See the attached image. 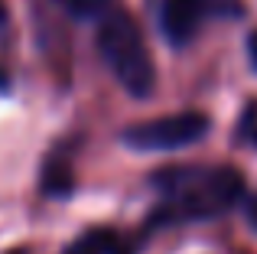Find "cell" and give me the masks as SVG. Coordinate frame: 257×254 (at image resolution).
I'll return each mask as SVG.
<instances>
[{"label":"cell","instance_id":"obj_1","mask_svg":"<svg viewBox=\"0 0 257 254\" xmlns=\"http://www.w3.org/2000/svg\"><path fill=\"white\" fill-rule=\"evenodd\" d=\"M163 205L150 215V222H202L231 212L244 199V179L231 166H170L157 179Z\"/></svg>","mask_w":257,"mask_h":254},{"label":"cell","instance_id":"obj_2","mask_svg":"<svg viewBox=\"0 0 257 254\" xmlns=\"http://www.w3.org/2000/svg\"><path fill=\"white\" fill-rule=\"evenodd\" d=\"M98 52L120 88L134 98H147L157 85V69L147 52L137 20L124 10H107L98 23Z\"/></svg>","mask_w":257,"mask_h":254},{"label":"cell","instance_id":"obj_3","mask_svg":"<svg viewBox=\"0 0 257 254\" xmlns=\"http://www.w3.org/2000/svg\"><path fill=\"white\" fill-rule=\"evenodd\" d=\"M212 131V121L199 111H182V114H163L157 121H144L134 124L120 134L131 150L137 153H170V150H182L192 147L195 140H202Z\"/></svg>","mask_w":257,"mask_h":254},{"label":"cell","instance_id":"obj_4","mask_svg":"<svg viewBox=\"0 0 257 254\" xmlns=\"http://www.w3.org/2000/svg\"><path fill=\"white\" fill-rule=\"evenodd\" d=\"M157 20L173 46H186L205 20V0H157Z\"/></svg>","mask_w":257,"mask_h":254},{"label":"cell","instance_id":"obj_5","mask_svg":"<svg viewBox=\"0 0 257 254\" xmlns=\"http://www.w3.org/2000/svg\"><path fill=\"white\" fill-rule=\"evenodd\" d=\"M72 166L65 157H49L43 166V192L52 199H65L72 192Z\"/></svg>","mask_w":257,"mask_h":254},{"label":"cell","instance_id":"obj_6","mask_svg":"<svg viewBox=\"0 0 257 254\" xmlns=\"http://www.w3.org/2000/svg\"><path fill=\"white\" fill-rule=\"evenodd\" d=\"M65 254H120V238L114 235V231H85L82 238H75V241L65 248Z\"/></svg>","mask_w":257,"mask_h":254},{"label":"cell","instance_id":"obj_7","mask_svg":"<svg viewBox=\"0 0 257 254\" xmlns=\"http://www.w3.org/2000/svg\"><path fill=\"white\" fill-rule=\"evenodd\" d=\"M62 10L75 20H101L107 10H111L114 0H59Z\"/></svg>","mask_w":257,"mask_h":254},{"label":"cell","instance_id":"obj_8","mask_svg":"<svg viewBox=\"0 0 257 254\" xmlns=\"http://www.w3.org/2000/svg\"><path fill=\"white\" fill-rule=\"evenodd\" d=\"M247 56H251V65L257 69V30L247 36Z\"/></svg>","mask_w":257,"mask_h":254},{"label":"cell","instance_id":"obj_9","mask_svg":"<svg viewBox=\"0 0 257 254\" xmlns=\"http://www.w3.org/2000/svg\"><path fill=\"white\" fill-rule=\"evenodd\" d=\"M7 88H10V75H7V72L4 69H0V95H4V91Z\"/></svg>","mask_w":257,"mask_h":254},{"label":"cell","instance_id":"obj_10","mask_svg":"<svg viewBox=\"0 0 257 254\" xmlns=\"http://www.w3.org/2000/svg\"><path fill=\"white\" fill-rule=\"evenodd\" d=\"M247 209H251V222H254V228H257V196L251 199V205H247Z\"/></svg>","mask_w":257,"mask_h":254},{"label":"cell","instance_id":"obj_11","mask_svg":"<svg viewBox=\"0 0 257 254\" xmlns=\"http://www.w3.org/2000/svg\"><path fill=\"white\" fill-rule=\"evenodd\" d=\"M4 23H7V13H4V7H0V30H4Z\"/></svg>","mask_w":257,"mask_h":254}]
</instances>
